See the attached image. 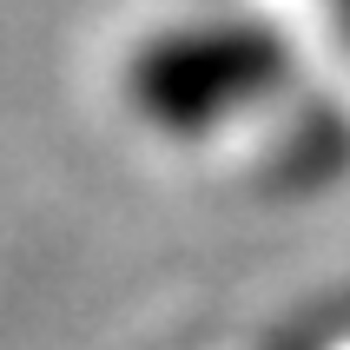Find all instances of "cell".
Listing matches in <instances>:
<instances>
[{
  "label": "cell",
  "instance_id": "6da1fadb",
  "mask_svg": "<svg viewBox=\"0 0 350 350\" xmlns=\"http://www.w3.org/2000/svg\"><path fill=\"white\" fill-rule=\"evenodd\" d=\"M291 79V40L271 20L252 14H212L159 27L126 59V106L139 126L165 139H198L225 119L252 113Z\"/></svg>",
  "mask_w": 350,
  "mask_h": 350
}]
</instances>
